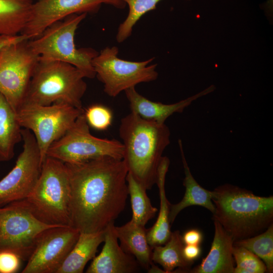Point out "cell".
<instances>
[{
	"mask_svg": "<svg viewBox=\"0 0 273 273\" xmlns=\"http://www.w3.org/2000/svg\"><path fill=\"white\" fill-rule=\"evenodd\" d=\"M116 46L106 47L93 59L96 76L104 84V92L115 97L122 91L142 82L156 80L157 64L148 65L154 58L141 62L122 60L118 57Z\"/></svg>",
	"mask_w": 273,
	"mask_h": 273,
	"instance_id": "obj_10",
	"label": "cell"
},
{
	"mask_svg": "<svg viewBox=\"0 0 273 273\" xmlns=\"http://www.w3.org/2000/svg\"><path fill=\"white\" fill-rule=\"evenodd\" d=\"M80 232L71 226L47 229L38 237L22 273H57Z\"/></svg>",
	"mask_w": 273,
	"mask_h": 273,
	"instance_id": "obj_13",
	"label": "cell"
},
{
	"mask_svg": "<svg viewBox=\"0 0 273 273\" xmlns=\"http://www.w3.org/2000/svg\"><path fill=\"white\" fill-rule=\"evenodd\" d=\"M181 237L184 245H199L203 240L202 233L197 229L186 231Z\"/></svg>",
	"mask_w": 273,
	"mask_h": 273,
	"instance_id": "obj_31",
	"label": "cell"
},
{
	"mask_svg": "<svg viewBox=\"0 0 273 273\" xmlns=\"http://www.w3.org/2000/svg\"><path fill=\"white\" fill-rule=\"evenodd\" d=\"M27 39L28 38L25 35L21 34L16 35H0V50L8 44L18 42Z\"/></svg>",
	"mask_w": 273,
	"mask_h": 273,
	"instance_id": "obj_33",
	"label": "cell"
},
{
	"mask_svg": "<svg viewBox=\"0 0 273 273\" xmlns=\"http://www.w3.org/2000/svg\"><path fill=\"white\" fill-rule=\"evenodd\" d=\"M39 60L28 39L0 50V93L16 111L23 103Z\"/></svg>",
	"mask_w": 273,
	"mask_h": 273,
	"instance_id": "obj_11",
	"label": "cell"
},
{
	"mask_svg": "<svg viewBox=\"0 0 273 273\" xmlns=\"http://www.w3.org/2000/svg\"><path fill=\"white\" fill-rule=\"evenodd\" d=\"M214 235L208 255L191 273H234V240L220 223L214 220Z\"/></svg>",
	"mask_w": 273,
	"mask_h": 273,
	"instance_id": "obj_17",
	"label": "cell"
},
{
	"mask_svg": "<svg viewBox=\"0 0 273 273\" xmlns=\"http://www.w3.org/2000/svg\"><path fill=\"white\" fill-rule=\"evenodd\" d=\"M213 219L234 241L263 232L273 223V197L258 196L251 191L224 185L212 191Z\"/></svg>",
	"mask_w": 273,
	"mask_h": 273,
	"instance_id": "obj_3",
	"label": "cell"
},
{
	"mask_svg": "<svg viewBox=\"0 0 273 273\" xmlns=\"http://www.w3.org/2000/svg\"><path fill=\"white\" fill-rule=\"evenodd\" d=\"M65 164L70 185L71 226L84 233L104 231L125 207L128 170L124 162L103 157Z\"/></svg>",
	"mask_w": 273,
	"mask_h": 273,
	"instance_id": "obj_1",
	"label": "cell"
},
{
	"mask_svg": "<svg viewBox=\"0 0 273 273\" xmlns=\"http://www.w3.org/2000/svg\"><path fill=\"white\" fill-rule=\"evenodd\" d=\"M102 4L123 9V0H37L21 34L28 39L39 36L52 23L74 14L96 13Z\"/></svg>",
	"mask_w": 273,
	"mask_h": 273,
	"instance_id": "obj_14",
	"label": "cell"
},
{
	"mask_svg": "<svg viewBox=\"0 0 273 273\" xmlns=\"http://www.w3.org/2000/svg\"><path fill=\"white\" fill-rule=\"evenodd\" d=\"M55 226H59L37 218L24 200L0 207V252L12 251L28 260L41 234Z\"/></svg>",
	"mask_w": 273,
	"mask_h": 273,
	"instance_id": "obj_9",
	"label": "cell"
},
{
	"mask_svg": "<svg viewBox=\"0 0 273 273\" xmlns=\"http://www.w3.org/2000/svg\"><path fill=\"white\" fill-rule=\"evenodd\" d=\"M123 1L128 5L129 11L126 19L118 28L116 39L118 43H121L128 38L131 35L133 27L139 19L148 12L155 10L157 4L161 0Z\"/></svg>",
	"mask_w": 273,
	"mask_h": 273,
	"instance_id": "obj_27",
	"label": "cell"
},
{
	"mask_svg": "<svg viewBox=\"0 0 273 273\" xmlns=\"http://www.w3.org/2000/svg\"><path fill=\"white\" fill-rule=\"evenodd\" d=\"M184 245L180 232H172L166 243L153 247V262L160 265L165 273L188 272L193 263L184 256Z\"/></svg>",
	"mask_w": 273,
	"mask_h": 273,
	"instance_id": "obj_23",
	"label": "cell"
},
{
	"mask_svg": "<svg viewBox=\"0 0 273 273\" xmlns=\"http://www.w3.org/2000/svg\"><path fill=\"white\" fill-rule=\"evenodd\" d=\"M119 133L128 172L146 190H151L156 183L163 152L170 143L169 128L131 112L121 119Z\"/></svg>",
	"mask_w": 273,
	"mask_h": 273,
	"instance_id": "obj_2",
	"label": "cell"
},
{
	"mask_svg": "<svg viewBox=\"0 0 273 273\" xmlns=\"http://www.w3.org/2000/svg\"><path fill=\"white\" fill-rule=\"evenodd\" d=\"M114 222L105 229L104 245L100 253L93 259L87 273H133L140 265L136 259L126 253L118 244Z\"/></svg>",
	"mask_w": 273,
	"mask_h": 273,
	"instance_id": "obj_15",
	"label": "cell"
},
{
	"mask_svg": "<svg viewBox=\"0 0 273 273\" xmlns=\"http://www.w3.org/2000/svg\"><path fill=\"white\" fill-rule=\"evenodd\" d=\"M234 245L244 247L260 258L267 272H273V223L254 236L234 242Z\"/></svg>",
	"mask_w": 273,
	"mask_h": 273,
	"instance_id": "obj_26",
	"label": "cell"
},
{
	"mask_svg": "<svg viewBox=\"0 0 273 273\" xmlns=\"http://www.w3.org/2000/svg\"><path fill=\"white\" fill-rule=\"evenodd\" d=\"M24 200L42 222L55 226H71L70 185L65 163L47 157L33 190Z\"/></svg>",
	"mask_w": 273,
	"mask_h": 273,
	"instance_id": "obj_5",
	"label": "cell"
},
{
	"mask_svg": "<svg viewBox=\"0 0 273 273\" xmlns=\"http://www.w3.org/2000/svg\"><path fill=\"white\" fill-rule=\"evenodd\" d=\"M86 15L74 14L52 23L39 36L29 39V45L40 59L69 63L85 78H94L96 73L92 62L99 53L92 48L77 49L74 42L76 31Z\"/></svg>",
	"mask_w": 273,
	"mask_h": 273,
	"instance_id": "obj_6",
	"label": "cell"
},
{
	"mask_svg": "<svg viewBox=\"0 0 273 273\" xmlns=\"http://www.w3.org/2000/svg\"><path fill=\"white\" fill-rule=\"evenodd\" d=\"M128 193L132 209L131 221L145 226L154 218L158 209L152 206L146 190L128 172L126 176Z\"/></svg>",
	"mask_w": 273,
	"mask_h": 273,
	"instance_id": "obj_25",
	"label": "cell"
},
{
	"mask_svg": "<svg viewBox=\"0 0 273 273\" xmlns=\"http://www.w3.org/2000/svg\"><path fill=\"white\" fill-rule=\"evenodd\" d=\"M84 112L67 132L51 145L47 157L64 163H80L103 157L122 159V143L92 135Z\"/></svg>",
	"mask_w": 273,
	"mask_h": 273,
	"instance_id": "obj_8",
	"label": "cell"
},
{
	"mask_svg": "<svg viewBox=\"0 0 273 273\" xmlns=\"http://www.w3.org/2000/svg\"><path fill=\"white\" fill-rule=\"evenodd\" d=\"M233 255L236 263L234 273L267 272L263 261L246 248L234 245Z\"/></svg>",
	"mask_w": 273,
	"mask_h": 273,
	"instance_id": "obj_28",
	"label": "cell"
},
{
	"mask_svg": "<svg viewBox=\"0 0 273 273\" xmlns=\"http://www.w3.org/2000/svg\"><path fill=\"white\" fill-rule=\"evenodd\" d=\"M17 112L0 93V161L11 160L16 145L22 140Z\"/></svg>",
	"mask_w": 273,
	"mask_h": 273,
	"instance_id": "obj_22",
	"label": "cell"
},
{
	"mask_svg": "<svg viewBox=\"0 0 273 273\" xmlns=\"http://www.w3.org/2000/svg\"><path fill=\"white\" fill-rule=\"evenodd\" d=\"M183 252L185 258L193 263L194 261L200 256L201 249L199 245H185Z\"/></svg>",
	"mask_w": 273,
	"mask_h": 273,
	"instance_id": "obj_32",
	"label": "cell"
},
{
	"mask_svg": "<svg viewBox=\"0 0 273 273\" xmlns=\"http://www.w3.org/2000/svg\"><path fill=\"white\" fill-rule=\"evenodd\" d=\"M105 230L94 233H80L74 246L57 273H81L87 263L95 256L104 242Z\"/></svg>",
	"mask_w": 273,
	"mask_h": 273,
	"instance_id": "obj_21",
	"label": "cell"
},
{
	"mask_svg": "<svg viewBox=\"0 0 273 273\" xmlns=\"http://www.w3.org/2000/svg\"><path fill=\"white\" fill-rule=\"evenodd\" d=\"M21 258L10 251L0 252V273H15L20 267Z\"/></svg>",
	"mask_w": 273,
	"mask_h": 273,
	"instance_id": "obj_30",
	"label": "cell"
},
{
	"mask_svg": "<svg viewBox=\"0 0 273 273\" xmlns=\"http://www.w3.org/2000/svg\"><path fill=\"white\" fill-rule=\"evenodd\" d=\"M32 0H0V35L21 33L29 19Z\"/></svg>",
	"mask_w": 273,
	"mask_h": 273,
	"instance_id": "obj_24",
	"label": "cell"
},
{
	"mask_svg": "<svg viewBox=\"0 0 273 273\" xmlns=\"http://www.w3.org/2000/svg\"><path fill=\"white\" fill-rule=\"evenodd\" d=\"M84 111L60 102L49 105L23 104L16 112L22 128L34 135L42 163L51 145L67 132Z\"/></svg>",
	"mask_w": 273,
	"mask_h": 273,
	"instance_id": "obj_7",
	"label": "cell"
},
{
	"mask_svg": "<svg viewBox=\"0 0 273 273\" xmlns=\"http://www.w3.org/2000/svg\"><path fill=\"white\" fill-rule=\"evenodd\" d=\"M214 85H211L199 93L177 103L165 104L152 101L140 95L135 88L125 90L126 97L129 103L131 112L141 118L159 123H165L166 120L175 113H181L195 100L213 92Z\"/></svg>",
	"mask_w": 273,
	"mask_h": 273,
	"instance_id": "obj_16",
	"label": "cell"
},
{
	"mask_svg": "<svg viewBox=\"0 0 273 273\" xmlns=\"http://www.w3.org/2000/svg\"><path fill=\"white\" fill-rule=\"evenodd\" d=\"M178 145L185 172L183 185L185 187V193L180 202L170 205L169 216L170 224L174 222L181 210L189 206H200L207 209L212 213L214 211L212 191L202 187L194 178L185 158L180 140H178Z\"/></svg>",
	"mask_w": 273,
	"mask_h": 273,
	"instance_id": "obj_20",
	"label": "cell"
},
{
	"mask_svg": "<svg viewBox=\"0 0 273 273\" xmlns=\"http://www.w3.org/2000/svg\"><path fill=\"white\" fill-rule=\"evenodd\" d=\"M169 163L168 158L163 156L158 168L156 184L159 190L160 209L155 223L147 229V233L148 243L152 247L166 243L172 233L169 218L171 204L167 199L165 189L166 175Z\"/></svg>",
	"mask_w": 273,
	"mask_h": 273,
	"instance_id": "obj_19",
	"label": "cell"
},
{
	"mask_svg": "<svg viewBox=\"0 0 273 273\" xmlns=\"http://www.w3.org/2000/svg\"><path fill=\"white\" fill-rule=\"evenodd\" d=\"M23 150L12 169L0 180V207L26 199L39 177L42 162L39 148L32 132L22 129Z\"/></svg>",
	"mask_w": 273,
	"mask_h": 273,
	"instance_id": "obj_12",
	"label": "cell"
},
{
	"mask_svg": "<svg viewBox=\"0 0 273 273\" xmlns=\"http://www.w3.org/2000/svg\"><path fill=\"white\" fill-rule=\"evenodd\" d=\"M84 113L88 124L95 129L105 130L112 123V112L104 105H93L86 109Z\"/></svg>",
	"mask_w": 273,
	"mask_h": 273,
	"instance_id": "obj_29",
	"label": "cell"
},
{
	"mask_svg": "<svg viewBox=\"0 0 273 273\" xmlns=\"http://www.w3.org/2000/svg\"><path fill=\"white\" fill-rule=\"evenodd\" d=\"M114 231L123 250L133 256L141 267L148 271L153 263V247L148 243L145 226L129 220L122 226H115Z\"/></svg>",
	"mask_w": 273,
	"mask_h": 273,
	"instance_id": "obj_18",
	"label": "cell"
},
{
	"mask_svg": "<svg viewBox=\"0 0 273 273\" xmlns=\"http://www.w3.org/2000/svg\"><path fill=\"white\" fill-rule=\"evenodd\" d=\"M84 78L71 64L39 58L22 105H49L61 102L83 109L82 98L87 89Z\"/></svg>",
	"mask_w": 273,
	"mask_h": 273,
	"instance_id": "obj_4",
	"label": "cell"
}]
</instances>
